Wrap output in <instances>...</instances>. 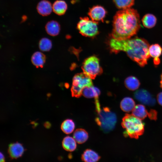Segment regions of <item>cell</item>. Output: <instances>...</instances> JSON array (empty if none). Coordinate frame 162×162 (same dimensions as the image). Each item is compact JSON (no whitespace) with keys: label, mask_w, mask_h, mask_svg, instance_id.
Masks as SVG:
<instances>
[{"label":"cell","mask_w":162,"mask_h":162,"mask_svg":"<svg viewBox=\"0 0 162 162\" xmlns=\"http://www.w3.org/2000/svg\"><path fill=\"white\" fill-rule=\"evenodd\" d=\"M109 44L111 52L115 53L120 51L125 52L131 59L141 67L147 64L150 57L148 51L149 44L142 38L136 37L118 40L112 38Z\"/></svg>","instance_id":"6da1fadb"},{"label":"cell","mask_w":162,"mask_h":162,"mask_svg":"<svg viewBox=\"0 0 162 162\" xmlns=\"http://www.w3.org/2000/svg\"><path fill=\"white\" fill-rule=\"evenodd\" d=\"M140 23L136 10L130 8L118 11L113 18L112 38L118 40L130 38L139 30Z\"/></svg>","instance_id":"7a4b0ae2"},{"label":"cell","mask_w":162,"mask_h":162,"mask_svg":"<svg viewBox=\"0 0 162 162\" xmlns=\"http://www.w3.org/2000/svg\"><path fill=\"white\" fill-rule=\"evenodd\" d=\"M121 124L127 135L131 138L137 139L144 133V125L141 120L132 114H125Z\"/></svg>","instance_id":"3957f363"},{"label":"cell","mask_w":162,"mask_h":162,"mask_svg":"<svg viewBox=\"0 0 162 162\" xmlns=\"http://www.w3.org/2000/svg\"><path fill=\"white\" fill-rule=\"evenodd\" d=\"M97 113L98 116L95 121L101 130L106 133L112 130L117 122L116 114L107 107H103Z\"/></svg>","instance_id":"277c9868"},{"label":"cell","mask_w":162,"mask_h":162,"mask_svg":"<svg viewBox=\"0 0 162 162\" xmlns=\"http://www.w3.org/2000/svg\"><path fill=\"white\" fill-rule=\"evenodd\" d=\"M92 80L83 73L75 75L73 78L71 88L72 96L80 97L82 95L83 90L85 88L93 86Z\"/></svg>","instance_id":"5b68a950"},{"label":"cell","mask_w":162,"mask_h":162,"mask_svg":"<svg viewBox=\"0 0 162 162\" xmlns=\"http://www.w3.org/2000/svg\"><path fill=\"white\" fill-rule=\"evenodd\" d=\"M82 68L83 73L92 79L95 78L103 72L99 58L94 56L88 57L84 60Z\"/></svg>","instance_id":"8992f818"},{"label":"cell","mask_w":162,"mask_h":162,"mask_svg":"<svg viewBox=\"0 0 162 162\" xmlns=\"http://www.w3.org/2000/svg\"><path fill=\"white\" fill-rule=\"evenodd\" d=\"M98 22L94 21L87 17L80 19L77 24V28L82 35L92 38L98 33Z\"/></svg>","instance_id":"52a82bcc"},{"label":"cell","mask_w":162,"mask_h":162,"mask_svg":"<svg viewBox=\"0 0 162 162\" xmlns=\"http://www.w3.org/2000/svg\"><path fill=\"white\" fill-rule=\"evenodd\" d=\"M134 96L138 101L148 106H153L155 104V98L145 89H142L136 91L134 93Z\"/></svg>","instance_id":"ba28073f"},{"label":"cell","mask_w":162,"mask_h":162,"mask_svg":"<svg viewBox=\"0 0 162 162\" xmlns=\"http://www.w3.org/2000/svg\"><path fill=\"white\" fill-rule=\"evenodd\" d=\"M106 14L105 9L102 6L96 5L89 9L88 14L92 20L98 22L103 21Z\"/></svg>","instance_id":"9c48e42d"},{"label":"cell","mask_w":162,"mask_h":162,"mask_svg":"<svg viewBox=\"0 0 162 162\" xmlns=\"http://www.w3.org/2000/svg\"><path fill=\"white\" fill-rule=\"evenodd\" d=\"M24 151L22 145L18 142L10 144L8 149L10 157L12 159H16L21 157Z\"/></svg>","instance_id":"30bf717a"},{"label":"cell","mask_w":162,"mask_h":162,"mask_svg":"<svg viewBox=\"0 0 162 162\" xmlns=\"http://www.w3.org/2000/svg\"><path fill=\"white\" fill-rule=\"evenodd\" d=\"M37 10L41 16H46L49 15L52 10V5L50 2L46 0H42L38 4Z\"/></svg>","instance_id":"8fae6325"},{"label":"cell","mask_w":162,"mask_h":162,"mask_svg":"<svg viewBox=\"0 0 162 162\" xmlns=\"http://www.w3.org/2000/svg\"><path fill=\"white\" fill-rule=\"evenodd\" d=\"M162 49L160 46L158 44H154L150 46L148 51L150 56L154 58V63L156 65L160 63L159 58L161 54Z\"/></svg>","instance_id":"7c38bea8"},{"label":"cell","mask_w":162,"mask_h":162,"mask_svg":"<svg viewBox=\"0 0 162 162\" xmlns=\"http://www.w3.org/2000/svg\"><path fill=\"white\" fill-rule=\"evenodd\" d=\"M100 157L94 151L89 149L86 150L82 155V161L86 162H95L98 161Z\"/></svg>","instance_id":"4fadbf2b"},{"label":"cell","mask_w":162,"mask_h":162,"mask_svg":"<svg viewBox=\"0 0 162 162\" xmlns=\"http://www.w3.org/2000/svg\"><path fill=\"white\" fill-rule=\"evenodd\" d=\"M45 28L47 34L52 36L58 35L60 30V24L57 21L54 20L48 22L46 25Z\"/></svg>","instance_id":"5bb4252c"},{"label":"cell","mask_w":162,"mask_h":162,"mask_svg":"<svg viewBox=\"0 0 162 162\" xmlns=\"http://www.w3.org/2000/svg\"><path fill=\"white\" fill-rule=\"evenodd\" d=\"M52 10L56 14L61 16L64 14L67 9L66 2L62 0H57L53 3Z\"/></svg>","instance_id":"9a60e30c"},{"label":"cell","mask_w":162,"mask_h":162,"mask_svg":"<svg viewBox=\"0 0 162 162\" xmlns=\"http://www.w3.org/2000/svg\"><path fill=\"white\" fill-rule=\"evenodd\" d=\"M73 136L76 142L80 144L85 142L88 138V132L82 128L76 129L74 132Z\"/></svg>","instance_id":"2e32d148"},{"label":"cell","mask_w":162,"mask_h":162,"mask_svg":"<svg viewBox=\"0 0 162 162\" xmlns=\"http://www.w3.org/2000/svg\"><path fill=\"white\" fill-rule=\"evenodd\" d=\"M135 102L134 100L130 97L124 98L121 101L120 108L123 111L129 112L133 110L135 106Z\"/></svg>","instance_id":"e0dca14e"},{"label":"cell","mask_w":162,"mask_h":162,"mask_svg":"<svg viewBox=\"0 0 162 162\" xmlns=\"http://www.w3.org/2000/svg\"><path fill=\"white\" fill-rule=\"evenodd\" d=\"M46 61V56L40 52H35L32 55L31 61L37 68H43Z\"/></svg>","instance_id":"ac0fdd59"},{"label":"cell","mask_w":162,"mask_h":162,"mask_svg":"<svg viewBox=\"0 0 162 162\" xmlns=\"http://www.w3.org/2000/svg\"><path fill=\"white\" fill-rule=\"evenodd\" d=\"M64 149L69 152H73L76 148V141L74 138L68 136L65 137L62 142Z\"/></svg>","instance_id":"d6986e66"},{"label":"cell","mask_w":162,"mask_h":162,"mask_svg":"<svg viewBox=\"0 0 162 162\" xmlns=\"http://www.w3.org/2000/svg\"><path fill=\"white\" fill-rule=\"evenodd\" d=\"M100 94L99 89L93 86L85 88L82 92V95L87 98H98Z\"/></svg>","instance_id":"ffe728a7"},{"label":"cell","mask_w":162,"mask_h":162,"mask_svg":"<svg viewBox=\"0 0 162 162\" xmlns=\"http://www.w3.org/2000/svg\"><path fill=\"white\" fill-rule=\"evenodd\" d=\"M124 84L126 87L129 90L134 91L139 88L140 83L139 80L136 77L130 76L125 79Z\"/></svg>","instance_id":"44dd1931"},{"label":"cell","mask_w":162,"mask_h":162,"mask_svg":"<svg viewBox=\"0 0 162 162\" xmlns=\"http://www.w3.org/2000/svg\"><path fill=\"white\" fill-rule=\"evenodd\" d=\"M132 114L141 120H142L147 117L148 112L144 105L138 104L135 106L133 110Z\"/></svg>","instance_id":"7402d4cb"},{"label":"cell","mask_w":162,"mask_h":162,"mask_svg":"<svg viewBox=\"0 0 162 162\" xmlns=\"http://www.w3.org/2000/svg\"><path fill=\"white\" fill-rule=\"evenodd\" d=\"M157 21L156 17L154 15L150 14H146L142 19L143 26L148 28L153 27L155 25Z\"/></svg>","instance_id":"603a6c76"},{"label":"cell","mask_w":162,"mask_h":162,"mask_svg":"<svg viewBox=\"0 0 162 162\" xmlns=\"http://www.w3.org/2000/svg\"><path fill=\"white\" fill-rule=\"evenodd\" d=\"M75 128V123L72 120L70 119L64 121L61 126L62 130L66 134L71 133L74 130Z\"/></svg>","instance_id":"cb8c5ba5"},{"label":"cell","mask_w":162,"mask_h":162,"mask_svg":"<svg viewBox=\"0 0 162 162\" xmlns=\"http://www.w3.org/2000/svg\"><path fill=\"white\" fill-rule=\"evenodd\" d=\"M117 8L122 9L130 8L134 4V0H113Z\"/></svg>","instance_id":"d4e9b609"},{"label":"cell","mask_w":162,"mask_h":162,"mask_svg":"<svg viewBox=\"0 0 162 162\" xmlns=\"http://www.w3.org/2000/svg\"><path fill=\"white\" fill-rule=\"evenodd\" d=\"M39 46L40 50L42 51H49L52 47V42L48 38H42L39 41Z\"/></svg>","instance_id":"484cf974"},{"label":"cell","mask_w":162,"mask_h":162,"mask_svg":"<svg viewBox=\"0 0 162 162\" xmlns=\"http://www.w3.org/2000/svg\"><path fill=\"white\" fill-rule=\"evenodd\" d=\"M157 112L154 110L152 109L148 112V116L149 118L152 120H155L157 119Z\"/></svg>","instance_id":"4316f807"},{"label":"cell","mask_w":162,"mask_h":162,"mask_svg":"<svg viewBox=\"0 0 162 162\" xmlns=\"http://www.w3.org/2000/svg\"><path fill=\"white\" fill-rule=\"evenodd\" d=\"M157 100L159 104L162 106V92L158 94L157 96Z\"/></svg>","instance_id":"83f0119b"},{"label":"cell","mask_w":162,"mask_h":162,"mask_svg":"<svg viewBox=\"0 0 162 162\" xmlns=\"http://www.w3.org/2000/svg\"><path fill=\"white\" fill-rule=\"evenodd\" d=\"M0 162H4V157L3 154L0 152Z\"/></svg>","instance_id":"f1b7e54d"},{"label":"cell","mask_w":162,"mask_h":162,"mask_svg":"<svg viewBox=\"0 0 162 162\" xmlns=\"http://www.w3.org/2000/svg\"><path fill=\"white\" fill-rule=\"evenodd\" d=\"M27 19V17L26 15H23L22 16V22H25Z\"/></svg>","instance_id":"f546056e"},{"label":"cell","mask_w":162,"mask_h":162,"mask_svg":"<svg viewBox=\"0 0 162 162\" xmlns=\"http://www.w3.org/2000/svg\"><path fill=\"white\" fill-rule=\"evenodd\" d=\"M160 87L162 88V73L160 77Z\"/></svg>","instance_id":"4dcf8cb0"}]
</instances>
